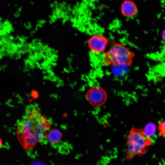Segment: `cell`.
Masks as SVG:
<instances>
[{
  "mask_svg": "<svg viewBox=\"0 0 165 165\" xmlns=\"http://www.w3.org/2000/svg\"><path fill=\"white\" fill-rule=\"evenodd\" d=\"M51 125V121L37 108L33 105L28 106L17 123V140L25 150H31L46 139Z\"/></svg>",
  "mask_w": 165,
  "mask_h": 165,
  "instance_id": "1",
  "label": "cell"
},
{
  "mask_svg": "<svg viewBox=\"0 0 165 165\" xmlns=\"http://www.w3.org/2000/svg\"><path fill=\"white\" fill-rule=\"evenodd\" d=\"M110 46L105 52L103 59L106 66H130L132 63L134 54L122 43L112 42Z\"/></svg>",
  "mask_w": 165,
  "mask_h": 165,
  "instance_id": "2",
  "label": "cell"
},
{
  "mask_svg": "<svg viewBox=\"0 0 165 165\" xmlns=\"http://www.w3.org/2000/svg\"><path fill=\"white\" fill-rule=\"evenodd\" d=\"M152 142L142 129L134 127L130 131L127 138V149L125 159L130 160L137 156H142L146 152L148 147Z\"/></svg>",
  "mask_w": 165,
  "mask_h": 165,
  "instance_id": "3",
  "label": "cell"
},
{
  "mask_svg": "<svg viewBox=\"0 0 165 165\" xmlns=\"http://www.w3.org/2000/svg\"><path fill=\"white\" fill-rule=\"evenodd\" d=\"M109 43L107 38L103 35L94 34L88 39L87 46L92 53L98 54L105 51Z\"/></svg>",
  "mask_w": 165,
  "mask_h": 165,
  "instance_id": "4",
  "label": "cell"
},
{
  "mask_svg": "<svg viewBox=\"0 0 165 165\" xmlns=\"http://www.w3.org/2000/svg\"><path fill=\"white\" fill-rule=\"evenodd\" d=\"M86 97L91 105L97 107L102 106L105 103L107 95L103 88L95 86L91 87L87 90Z\"/></svg>",
  "mask_w": 165,
  "mask_h": 165,
  "instance_id": "5",
  "label": "cell"
},
{
  "mask_svg": "<svg viewBox=\"0 0 165 165\" xmlns=\"http://www.w3.org/2000/svg\"><path fill=\"white\" fill-rule=\"evenodd\" d=\"M120 11L123 16L129 18L137 14L138 9L136 4L132 0H124L121 4Z\"/></svg>",
  "mask_w": 165,
  "mask_h": 165,
  "instance_id": "6",
  "label": "cell"
},
{
  "mask_svg": "<svg viewBox=\"0 0 165 165\" xmlns=\"http://www.w3.org/2000/svg\"><path fill=\"white\" fill-rule=\"evenodd\" d=\"M62 137L60 130L54 129L49 130L46 134V139L51 144L55 145L61 141Z\"/></svg>",
  "mask_w": 165,
  "mask_h": 165,
  "instance_id": "7",
  "label": "cell"
},
{
  "mask_svg": "<svg viewBox=\"0 0 165 165\" xmlns=\"http://www.w3.org/2000/svg\"><path fill=\"white\" fill-rule=\"evenodd\" d=\"M143 130L145 134L150 137L155 133L156 127L153 123H149L145 126Z\"/></svg>",
  "mask_w": 165,
  "mask_h": 165,
  "instance_id": "8",
  "label": "cell"
},
{
  "mask_svg": "<svg viewBox=\"0 0 165 165\" xmlns=\"http://www.w3.org/2000/svg\"><path fill=\"white\" fill-rule=\"evenodd\" d=\"M158 130L159 136L165 138V121L159 123Z\"/></svg>",
  "mask_w": 165,
  "mask_h": 165,
  "instance_id": "9",
  "label": "cell"
},
{
  "mask_svg": "<svg viewBox=\"0 0 165 165\" xmlns=\"http://www.w3.org/2000/svg\"><path fill=\"white\" fill-rule=\"evenodd\" d=\"M162 37L163 41L165 42V29L163 31L162 34Z\"/></svg>",
  "mask_w": 165,
  "mask_h": 165,
  "instance_id": "10",
  "label": "cell"
},
{
  "mask_svg": "<svg viewBox=\"0 0 165 165\" xmlns=\"http://www.w3.org/2000/svg\"><path fill=\"white\" fill-rule=\"evenodd\" d=\"M2 141L1 139L0 138V148L2 147Z\"/></svg>",
  "mask_w": 165,
  "mask_h": 165,
  "instance_id": "11",
  "label": "cell"
}]
</instances>
